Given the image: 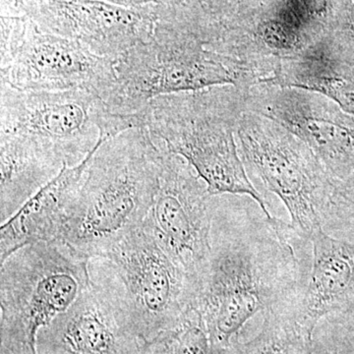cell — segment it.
I'll use <instances>...</instances> for the list:
<instances>
[{"mask_svg":"<svg viewBox=\"0 0 354 354\" xmlns=\"http://www.w3.org/2000/svg\"><path fill=\"white\" fill-rule=\"evenodd\" d=\"M257 206L248 196H213L211 252L195 311L215 348H228L258 312L304 297L308 278L297 256L298 235Z\"/></svg>","mask_w":354,"mask_h":354,"instance_id":"obj_1","label":"cell"},{"mask_svg":"<svg viewBox=\"0 0 354 354\" xmlns=\"http://www.w3.org/2000/svg\"><path fill=\"white\" fill-rule=\"evenodd\" d=\"M162 146L147 127L106 140L93 155L60 241L104 257L143 225L160 186Z\"/></svg>","mask_w":354,"mask_h":354,"instance_id":"obj_2","label":"cell"},{"mask_svg":"<svg viewBox=\"0 0 354 354\" xmlns=\"http://www.w3.org/2000/svg\"><path fill=\"white\" fill-rule=\"evenodd\" d=\"M169 6H157L151 38L115 62V82L104 102L111 113L143 111L160 95L194 92L218 86L247 88L265 82L257 67L207 48Z\"/></svg>","mask_w":354,"mask_h":354,"instance_id":"obj_3","label":"cell"},{"mask_svg":"<svg viewBox=\"0 0 354 354\" xmlns=\"http://www.w3.org/2000/svg\"><path fill=\"white\" fill-rule=\"evenodd\" d=\"M245 111V88L227 85L160 95L143 113L153 138L185 158L212 196L251 197L272 218L265 197L247 174L237 145V125Z\"/></svg>","mask_w":354,"mask_h":354,"instance_id":"obj_4","label":"cell"},{"mask_svg":"<svg viewBox=\"0 0 354 354\" xmlns=\"http://www.w3.org/2000/svg\"><path fill=\"white\" fill-rule=\"evenodd\" d=\"M88 264L87 257L62 241L30 244L1 263V354H38L39 330L88 288Z\"/></svg>","mask_w":354,"mask_h":354,"instance_id":"obj_5","label":"cell"},{"mask_svg":"<svg viewBox=\"0 0 354 354\" xmlns=\"http://www.w3.org/2000/svg\"><path fill=\"white\" fill-rule=\"evenodd\" d=\"M236 140L245 167L281 200L298 237L310 241L325 225L337 179L304 142L252 111L241 114Z\"/></svg>","mask_w":354,"mask_h":354,"instance_id":"obj_6","label":"cell"},{"mask_svg":"<svg viewBox=\"0 0 354 354\" xmlns=\"http://www.w3.org/2000/svg\"><path fill=\"white\" fill-rule=\"evenodd\" d=\"M0 132L50 147L67 167L82 162L102 141L144 127L141 113H111L88 90L29 91L0 82Z\"/></svg>","mask_w":354,"mask_h":354,"instance_id":"obj_7","label":"cell"},{"mask_svg":"<svg viewBox=\"0 0 354 354\" xmlns=\"http://www.w3.org/2000/svg\"><path fill=\"white\" fill-rule=\"evenodd\" d=\"M0 20V82L20 90H88L102 100L113 88L116 59L44 32L28 15Z\"/></svg>","mask_w":354,"mask_h":354,"instance_id":"obj_8","label":"cell"},{"mask_svg":"<svg viewBox=\"0 0 354 354\" xmlns=\"http://www.w3.org/2000/svg\"><path fill=\"white\" fill-rule=\"evenodd\" d=\"M104 258L122 281L132 329L144 342L178 329L194 313V283L144 223Z\"/></svg>","mask_w":354,"mask_h":354,"instance_id":"obj_9","label":"cell"},{"mask_svg":"<svg viewBox=\"0 0 354 354\" xmlns=\"http://www.w3.org/2000/svg\"><path fill=\"white\" fill-rule=\"evenodd\" d=\"M90 283L68 310L39 330L38 354H142L122 281L104 257L88 259Z\"/></svg>","mask_w":354,"mask_h":354,"instance_id":"obj_10","label":"cell"},{"mask_svg":"<svg viewBox=\"0 0 354 354\" xmlns=\"http://www.w3.org/2000/svg\"><path fill=\"white\" fill-rule=\"evenodd\" d=\"M160 144V186L144 225L197 290L211 252L213 196L192 165Z\"/></svg>","mask_w":354,"mask_h":354,"instance_id":"obj_11","label":"cell"},{"mask_svg":"<svg viewBox=\"0 0 354 354\" xmlns=\"http://www.w3.org/2000/svg\"><path fill=\"white\" fill-rule=\"evenodd\" d=\"M246 111L269 118L308 147L337 180L354 172V115L327 95L261 83L245 88Z\"/></svg>","mask_w":354,"mask_h":354,"instance_id":"obj_12","label":"cell"},{"mask_svg":"<svg viewBox=\"0 0 354 354\" xmlns=\"http://www.w3.org/2000/svg\"><path fill=\"white\" fill-rule=\"evenodd\" d=\"M39 29L73 39L100 57L118 59L152 36L157 6L127 7L104 0H24Z\"/></svg>","mask_w":354,"mask_h":354,"instance_id":"obj_13","label":"cell"},{"mask_svg":"<svg viewBox=\"0 0 354 354\" xmlns=\"http://www.w3.org/2000/svg\"><path fill=\"white\" fill-rule=\"evenodd\" d=\"M104 142L97 144L80 164L74 167L65 165L50 183L2 223L0 263L22 247L37 242L60 241L93 155Z\"/></svg>","mask_w":354,"mask_h":354,"instance_id":"obj_14","label":"cell"},{"mask_svg":"<svg viewBox=\"0 0 354 354\" xmlns=\"http://www.w3.org/2000/svg\"><path fill=\"white\" fill-rule=\"evenodd\" d=\"M310 242L313 263L297 319L313 335L321 319L354 302V242L335 239L323 227L314 232Z\"/></svg>","mask_w":354,"mask_h":354,"instance_id":"obj_15","label":"cell"},{"mask_svg":"<svg viewBox=\"0 0 354 354\" xmlns=\"http://www.w3.org/2000/svg\"><path fill=\"white\" fill-rule=\"evenodd\" d=\"M0 223H6L65 167L53 149L20 135L0 134Z\"/></svg>","mask_w":354,"mask_h":354,"instance_id":"obj_16","label":"cell"},{"mask_svg":"<svg viewBox=\"0 0 354 354\" xmlns=\"http://www.w3.org/2000/svg\"><path fill=\"white\" fill-rule=\"evenodd\" d=\"M279 80L286 87L307 88L327 95L354 115V65L344 62L326 41H317L286 58Z\"/></svg>","mask_w":354,"mask_h":354,"instance_id":"obj_17","label":"cell"},{"mask_svg":"<svg viewBox=\"0 0 354 354\" xmlns=\"http://www.w3.org/2000/svg\"><path fill=\"white\" fill-rule=\"evenodd\" d=\"M300 302L265 312L259 335L241 344L234 339L228 354H312L313 335L297 320Z\"/></svg>","mask_w":354,"mask_h":354,"instance_id":"obj_18","label":"cell"},{"mask_svg":"<svg viewBox=\"0 0 354 354\" xmlns=\"http://www.w3.org/2000/svg\"><path fill=\"white\" fill-rule=\"evenodd\" d=\"M142 354H228L227 348H215L196 312L178 329L144 344Z\"/></svg>","mask_w":354,"mask_h":354,"instance_id":"obj_19","label":"cell"},{"mask_svg":"<svg viewBox=\"0 0 354 354\" xmlns=\"http://www.w3.org/2000/svg\"><path fill=\"white\" fill-rule=\"evenodd\" d=\"M324 230L354 235V172L335 183Z\"/></svg>","mask_w":354,"mask_h":354,"instance_id":"obj_20","label":"cell"},{"mask_svg":"<svg viewBox=\"0 0 354 354\" xmlns=\"http://www.w3.org/2000/svg\"><path fill=\"white\" fill-rule=\"evenodd\" d=\"M0 17H21L27 15L24 0H0Z\"/></svg>","mask_w":354,"mask_h":354,"instance_id":"obj_21","label":"cell"},{"mask_svg":"<svg viewBox=\"0 0 354 354\" xmlns=\"http://www.w3.org/2000/svg\"><path fill=\"white\" fill-rule=\"evenodd\" d=\"M111 3L127 7H141L146 6H171L183 2V0H104Z\"/></svg>","mask_w":354,"mask_h":354,"instance_id":"obj_22","label":"cell"},{"mask_svg":"<svg viewBox=\"0 0 354 354\" xmlns=\"http://www.w3.org/2000/svg\"><path fill=\"white\" fill-rule=\"evenodd\" d=\"M332 315L341 319L344 322L354 325V302L349 305L348 308L342 310L341 312H337V313L332 314Z\"/></svg>","mask_w":354,"mask_h":354,"instance_id":"obj_23","label":"cell"}]
</instances>
